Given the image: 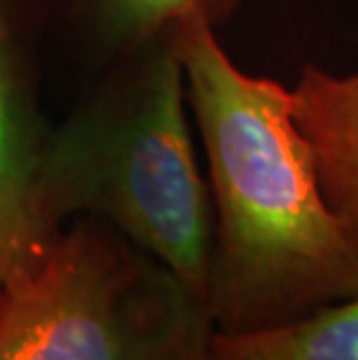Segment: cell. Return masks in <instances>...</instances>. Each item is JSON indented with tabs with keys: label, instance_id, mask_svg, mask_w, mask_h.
<instances>
[{
	"label": "cell",
	"instance_id": "1",
	"mask_svg": "<svg viewBox=\"0 0 358 360\" xmlns=\"http://www.w3.org/2000/svg\"><path fill=\"white\" fill-rule=\"evenodd\" d=\"M174 40L207 156L215 330H261L358 293V242L326 200L288 89L235 65L203 19Z\"/></svg>",
	"mask_w": 358,
	"mask_h": 360
},
{
	"label": "cell",
	"instance_id": "2",
	"mask_svg": "<svg viewBox=\"0 0 358 360\" xmlns=\"http://www.w3.org/2000/svg\"><path fill=\"white\" fill-rule=\"evenodd\" d=\"M37 195L54 231L77 217L105 221L207 307L215 210L193 149L174 30L94 72L49 128Z\"/></svg>",
	"mask_w": 358,
	"mask_h": 360
},
{
	"label": "cell",
	"instance_id": "3",
	"mask_svg": "<svg viewBox=\"0 0 358 360\" xmlns=\"http://www.w3.org/2000/svg\"><path fill=\"white\" fill-rule=\"evenodd\" d=\"M207 307L105 221H68L0 286V360H215Z\"/></svg>",
	"mask_w": 358,
	"mask_h": 360
},
{
	"label": "cell",
	"instance_id": "4",
	"mask_svg": "<svg viewBox=\"0 0 358 360\" xmlns=\"http://www.w3.org/2000/svg\"><path fill=\"white\" fill-rule=\"evenodd\" d=\"M40 0H0V286L26 272L56 235L42 217L37 174L51 121L42 110Z\"/></svg>",
	"mask_w": 358,
	"mask_h": 360
},
{
	"label": "cell",
	"instance_id": "5",
	"mask_svg": "<svg viewBox=\"0 0 358 360\" xmlns=\"http://www.w3.org/2000/svg\"><path fill=\"white\" fill-rule=\"evenodd\" d=\"M288 96L326 200L358 242V72L305 65Z\"/></svg>",
	"mask_w": 358,
	"mask_h": 360
},
{
	"label": "cell",
	"instance_id": "6",
	"mask_svg": "<svg viewBox=\"0 0 358 360\" xmlns=\"http://www.w3.org/2000/svg\"><path fill=\"white\" fill-rule=\"evenodd\" d=\"M242 0H40L44 24L56 17L77 37L91 58V70L108 65L172 33L181 21L203 19L219 28L233 17Z\"/></svg>",
	"mask_w": 358,
	"mask_h": 360
},
{
	"label": "cell",
	"instance_id": "7",
	"mask_svg": "<svg viewBox=\"0 0 358 360\" xmlns=\"http://www.w3.org/2000/svg\"><path fill=\"white\" fill-rule=\"evenodd\" d=\"M215 360H358V293L286 323L217 333Z\"/></svg>",
	"mask_w": 358,
	"mask_h": 360
}]
</instances>
